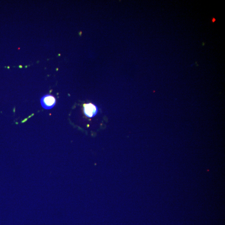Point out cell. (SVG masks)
<instances>
[{
	"label": "cell",
	"instance_id": "cell-1",
	"mask_svg": "<svg viewBox=\"0 0 225 225\" xmlns=\"http://www.w3.org/2000/svg\"><path fill=\"white\" fill-rule=\"evenodd\" d=\"M42 106L46 109H50L56 104V100L53 95H46L42 98L41 100Z\"/></svg>",
	"mask_w": 225,
	"mask_h": 225
},
{
	"label": "cell",
	"instance_id": "cell-2",
	"mask_svg": "<svg viewBox=\"0 0 225 225\" xmlns=\"http://www.w3.org/2000/svg\"><path fill=\"white\" fill-rule=\"evenodd\" d=\"M84 112L87 117L91 118L94 117L97 114L98 109L97 107L91 103H87L83 105Z\"/></svg>",
	"mask_w": 225,
	"mask_h": 225
}]
</instances>
